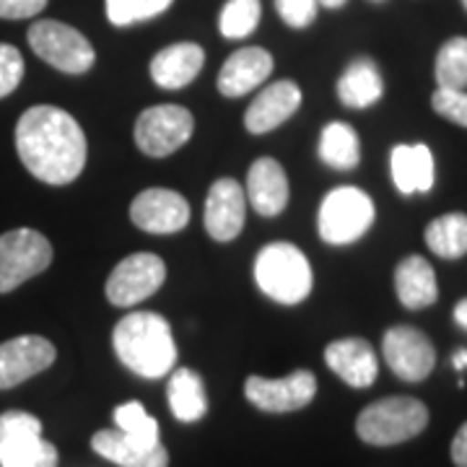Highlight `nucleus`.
I'll use <instances>...</instances> for the list:
<instances>
[{
    "label": "nucleus",
    "instance_id": "nucleus-1",
    "mask_svg": "<svg viewBox=\"0 0 467 467\" xmlns=\"http://www.w3.org/2000/svg\"><path fill=\"white\" fill-rule=\"evenodd\" d=\"M16 153L29 174L45 184H70L81 177L88 156L78 119L52 104H36L18 117Z\"/></svg>",
    "mask_w": 467,
    "mask_h": 467
},
{
    "label": "nucleus",
    "instance_id": "nucleus-2",
    "mask_svg": "<svg viewBox=\"0 0 467 467\" xmlns=\"http://www.w3.org/2000/svg\"><path fill=\"white\" fill-rule=\"evenodd\" d=\"M119 364L143 379L169 377L177 364V343L169 322L156 312H130L112 330Z\"/></svg>",
    "mask_w": 467,
    "mask_h": 467
},
{
    "label": "nucleus",
    "instance_id": "nucleus-3",
    "mask_svg": "<svg viewBox=\"0 0 467 467\" xmlns=\"http://www.w3.org/2000/svg\"><path fill=\"white\" fill-rule=\"evenodd\" d=\"M254 284L267 299L285 306H296L315 288V273L306 254L291 242L265 244L254 257Z\"/></svg>",
    "mask_w": 467,
    "mask_h": 467
},
{
    "label": "nucleus",
    "instance_id": "nucleus-4",
    "mask_svg": "<svg viewBox=\"0 0 467 467\" xmlns=\"http://www.w3.org/2000/svg\"><path fill=\"white\" fill-rule=\"evenodd\" d=\"M429 426V408L416 398L395 395L367 405L356 418V434L371 447H395L423 434Z\"/></svg>",
    "mask_w": 467,
    "mask_h": 467
},
{
    "label": "nucleus",
    "instance_id": "nucleus-5",
    "mask_svg": "<svg viewBox=\"0 0 467 467\" xmlns=\"http://www.w3.org/2000/svg\"><path fill=\"white\" fill-rule=\"evenodd\" d=\"M377 218V208L364 190L358 187H335L330 190L317 213V232L322 242L333 244V247H346L358 242L364 234L371 229Z\"/></svg>",
    "mask_w": 467,
    "mask_h": 467
},
{
    "label": "nucleus",
    "instance_id": "nucleus-6",
    "mask_svg": "<svg viewBox=\"0 0 467 467\" xmlns=\"http://www.w3.org/2000/svg\"><path fill=\"white\" fill-rule=\"evenodd\" d=\"M26 39L39 60H45L47 66L67 76L88 73L97 63V52L91 47V42L78 29L67 26L63 21L42 18L32 24Z\"/></svg>",
    "mask_w": 467,
    "mask_h": 467
},
{
    "label": "nucleus",
    "instance_id": "nucleus-7",
    "mask_svg": "<svg viewBox=\"0 0 467 467\" xmlns=\"http://www.w3.org/2000/svg\"><path fill=\"white\" fill-rule=\"evenodd\" d=\"M0 467H57V450L42 436L39 418L24 410L0 416Z\"/></svg>",
    "mask_w": 467,
    "mask_h": 467
},
{
    "label": "nucleus",
    "instance_id": "nucleus-8",
    "mask_svg": "<svg viewBox=\"0 0 467 467\" xmlns=\"http://www.w3.org/2000/svg\"><path fill=\"white\" fill-rule=\"evenodd\" d=\"M195 133V117L182 104H156L135 122V146L150 159H164L182 149Z\"/></svg>",
    "mask_w": 467,
    "mask_h": 467
},
{
    "label": "nucleus",
    "instance_id": "nucleus-9",
    "mask_svg": "<svg viewBox=\"0 0 467 467\" xmlns=\"http://www.w3.org/2000/svg\"><path fill=\"white\" fill-rule=\"evenodd\" d=\"M167 281V263L153 252H135L122 257L104 284V296L112 306L133 309L150 299Z\"/></svg>",
    "mask_w": 467,
    "mask_h": 467
},
{
    "label": "nucleus",
    "instance_id": "nucleus-10",
    "mask_svg": "<svg viewBox=\"0 0 467 467\" xmlns=\"http://www.w3.org/2000/svg\"><path fill=\"white\" fill-rule=\"evenodd\" d=\"M52 263V244L34 229H14L0 234V294H11L34 275L45 273Z\"/></svg>",
    "mask_w": 467,
    "mask_h": 467
},
{
    "label": "nucleus",
    "instance_id": "nucleus-11",
    "mask_svg": "<svg viewBox=\"0 0 467 467\" xmlns=\"http://www.w3.org/2000/svg\"><path fill=\"white\" fill-rule=\"evenodd\" d=\"M382 353L387 367L402 382H423L436 367V348L429 335L410 325H395L384 333Z\"/></svg>",
    "mask_w": 467,
    "mask_h": 467
},
{
    "label": "nucleus",
    "instance_id": "nucleus-12",
    "mask_svg": "<svg viewBox=\"0 0 467 467\" xmlns=\"http://www.w3.org/2000/svg\"><path fill=\"white\" fill-rule=\"evenodd\" d=\"M244 395L263 413H294L315 400L317 377L309 368H296L284 379L247 377Z\"/></svg>",
    "mask_w": 467,
    "mask_h": 467
},
{
    "label": "nucleus",
    "instance_id": "nucleus-13",
    "mask_svg": "<svg viewBox=\"0 0 467 467\" xmlns=\"http://www.w3.org/2000/svg\"><path fill=\"white\" fill-rule=\"evenodd\" d=\"M130 221L146 234H177L190 223V202L174 190L150 187L138 192L130 202Z\"/></svg>",
    "mask_w": 467,
    "mask_h": 467
},
{
    "label": "nucleus",
    "instance_id": "nucleus-14",
    "mask_svg": "<svg viewBox=\"0 0 467 467\" xmlns=\"http://www.w3.org/2000/svg\"><path fill=\"white\" fill-rule=\"evenodd\" d=\"M55 358L57 350L42 335H18L0 343V389H11L47 371Z\"/></svg>",
    "mask_w": 467,
    "mask_h": 467
},
{
    "label": "nucleus",
    "instance_id": "nucleus-15",
    "mask_svg": "<svg viewBox=\"0 0 467 467\" xmlns=\"http://www.w3.org/2000/svg\"><path fill=\"white\" fill-rule=\"evenodd\" d=\"M247 218V195L234 177H221L211 184L205 198V232L216 242H234Z\"/></svg>",
    "mask_w": 467,
    "mask_h": 467
},
{
    "label": "nucleus",
    "instance_id": "nucleus-16",
    "mask_svg": "<svg viewBox=\"0 0 467 467\" xmlns=\"http://www.w3.org/2000/svg\"><path fill=\"white\" fill-rule=\"evenodd\" d=\"M325 364L348 387L367 389L379 377V358L367 337H340L325 348Z\"/></svg>",
    "mask_w": 467,
    "mask_h": 467
},
{
    "label": "nucleus",
    "instance_id": "nucleus-17",
    "mask_svg": "<svg viewBox=\"0 0 467 467\" xmlns=\"http://www.w3.org/2000/svg\"><path fill=\"white\" fill-rule=\"evenodd\" d=\"M301 88L294 81H275L265 86L244 112V128L252 135H265L281 128L285 119L299 112Z\"/></svg>",
    "mask_w": 467,
    "mask_h": 467
},
{
    "label": "nucleus",
    "instance_id": "nucleus-18",
    "mask_svg": "<svg viewBox=\"0 0 467 467\" xmlns=\"http://www.w3.org/2000/svg\"><path fill=\"white\" fill-rule=\"evenodd\" d=\"M244 195L254 208V213H260L263 218L281 216L288 205V198H291L285 169L270 156L257 159L247 171V192Z\"/></svg>",
    "mask_w": 467,
    "mask_h": 467
},
{
    "label": "nucleus",
    "instance_id": "nucleus-19",
    "mask_svg": "<svg viewBox=\"0 0 467 467\" xmlns=\"http://www.w3.org/2000/svg\"><path fill=\"white\" fill-rule=\"evenodd\" d=\"M270 73H273V55L265 47H242L229 55V60L221 66L216 81L218 91L226 99H239L260 84H265Z\"/></svg>",
    "mask_w": 467,
    "mask_h": 467
},
{
    "label": "nucleus",
    "instance_id": "nucleus-20",
    "mask_svg": "<svg viewBox=\"0 0 467 467\" xmlns=\"http://www.w3.org/2000/svg\"><path fill=\"white\" fill-rule=\"evenodd\" d=\"M202 66H205V50L201 45L177 42V45H169L153 55L149 73L156 86L177 91V88L192 84L201 76Z\"/></svg>",
    "mask_w": 467,
    "mask_h": 467
},
{
    "label": "nucleus",
    "instance_id": "nucleus-21",
    "mask_svg": "<svg viewBox=\"0 0 467 467\" xmlns=\"http://www.w3.org/2000/svg\"><path fill=\"white\" fill-rule=\"evenodd\" d=\"M389 169H392V182L402 195L429 192L434 187V156L426 143L395 146L389 153Z\"/></svg>",
    "mask_w": 467,
    "mask_h": 467
},
{
    "label": "nucleus",
    "instance_id": "nucleus-22",
    "mask_svg": "<svg viewBox=\"0 0 467 467\" xmlns=\"http://www.w3.org/2000/svg\"><path fill=\"white\" fill-rule=\"evenodd\" d=\"M395 294L405 309L418 312L439 299V285L431 263L420 254H410L395 267Z\"/></svg>",
    "mask_w": 467,
    "mask_h": 467
},
{
    "label": "nucleus",
    "instance_id": "nucleus-23",
    "mask_svg": "<svg viewBox=\"0 0 467 467\" xmlns=\"http://www.w3.org/2000/svg\"><path fill=\"white\" fill-rule=\"evenodd\" d=\"M91 447L99 457L119 467H169V451L164 450V444L146 447V444L128 439L117 429L115 431H109V429L97 431L91 439Z\"/></svg>",
    "mask_w": 467,
    "mask_h": 467
},
{
    "label": "nucleus",
    "instance_id": "nucleus-24",
    "mask_svg": "<svg viewBox=\"0 0 467 467\" xmlns=\"http://www.w3.org/2000/svg\"><path fill=\"white\" fill-rule=\"evenodd\" d=\"M335 91H337V99L348 109H368L382 99V73L371 57H356L337 78Z\"/></svg>",
    "mask_w": 467,
    "mask_h": 467
},
{
    "label": "nucleus",
    "instance_id": "nucleus-25",
    "mask_svg": "<svg viewBox=\"0 0 467 467\" xmlns=\"http://www.w3.org/2000/svg\"><path fill=\"white\" fill-rule=\"evenodd\" d=\"M171 416L180 423H198L208 413V395L202 377L192 368H171L167 384Z\"/></svg>",
    "mask_w": 467,
    "mask_h": 467
},
{
    "label": "nucleus",
    "instance_id": "nucleus-26",
    "mask_svg": "<svg viewBox=\"0 0 467 467\" xmlns=\"http://www.w3.org/2000/svg\"><path fill=\"white\" fill-rule=\"evenodd\" d=\"M322 164L337 171H350L361 161V140L348 122H330L322 128L317 143Z\"/></svg>",
    "mask_w": 467,
    "mask_h": 467
},
{
    "label": "nucleus",
    "instance_id": "nucleus-27",
    "mask_svg": "<svg viewBox=\"0 0 467 467\" xmlns=\"http://www.w3.org/2000/svg\"><path fill=\"white\" fill-rule=\"evenodd\" d=\"M426 244L441 260H460L467 254V216L444 213L426 226Z\"/></svg>",
    "mask_w": 467,
    "mask_h": 467
},
{
    "label": "nucleus",
    "instance_id": "nucleus-28",
    "mask_svg": "<svg viewBox=\"0 0 467 467\" xmlns=\"http://www.w3.org/2000/svg\"><path fill=\"white\" fill-rule=\"evenodd\" d=\"M434 78L439 88L465 91L467 88V36H451L436 55Z\"/></svg>",
    "mask_w": 467,
    "mask_h": 467
},
{
    "label": "nucleus",
    "instance_id": "nucleus-29",
    "mask_svg": "<svg viewBox=\"0 0 467 467\" xmlns=\"http://www.w3.org/2000/svg\"><path fill=\"white\" fill-rule=\"evenodd\" d=\"M115 426L117 431L133 439L138 444H146V447H156L161 444L159 439V423L156 418L146 413V408L138 400L122 402L115 408Z\"/></svg>",
    "mask_w": 467,
    "mask_h": 467
},
{
    "label": "nucleus",
    "instance_id": "nucleus-30",
    "mask_svg": "<svg viewBox=\"0 0 467 467\" xmlns=\"http://www.w3.org/2000/svg\"><path fill=\"white\" fill-rule=\"evenodd\" d=\"M263 16L260 0H226L218 16V32L223 39H244L250 36Z\"/></svg>",
    "mask_w": 467,
    "mask_h": 467
},
{
    "label": "nucleus",
    "instance_id": "nucleus-31",
    "mask_svg": "<svg viewBox=\"0 0 467 467\" xmlns=\"http://www.w3.org/2000/svg\"><path fill=\"white\" fill-rule=\"evenodd\" d=\"M171 3L174 0H104V8H107L109 24L117 29H125V26H135V24L161 16L171 8Z\"/></svg>",
    "mask_w": 467,
    "mask_h": 467
},
{
    "label": "nucleus",
    "instance_id": "nucleus-32",
    "mask_svg": "<svg viewBox=\"0 0 467 467\" xmlns=\"http://www.w3.org/2000/svg\"><path fill=\"white\" fill-rule=\"evenodd\" d=\"M24 78V57L14 45L0 42V99L14 94Z\"/></svg>",
    "mask_w": 467,
    "mask_h": 467
},
{
    "label": "nucleus",
    "instance_id": "nucleus-33",
    "mask_svg": "<svg viewBox=\"0 0 467 467\" xmlns=\"http://www.w3.org/2000/svg\"><path fill=\"white\" fill-rule=\"evenodd\" d=\"M431 107L439 117L450 119L460 128H467V91L436 88L431 97Z\"/></svg>",
    "mask_w": 467,
    "mask_h": 467
},
{
    "label": "nucleus",
    "instance_id": "nucleus-34",
    "mask_svg": "<svg viewBox=\"0 0 467 467\" xmlns=\"http://www.w3.org/2000/svg\"><path fill=\"white\" fill-rule=\"evenodd\" d=\"M317 0H275V11L291 29H306L317 18Z\"/></svg>",
    "mask_w": 467,
    "mask_h": 467
},
{
    "label": "nucleus",
    "instance_id": "nucleus-35",
    "mask_svg": "<svg viewBox=\"0 0 467 467\" xmlns=\"http://www.w3.org/2000/svg\"><path fill=\"white\" fill-rule=\"evenodd\" d=\"M47 8V0H0V18L21 21V18L36 16Z\"/></svg>",
    "mask_w": 467,
    "mask_h": 467
},
{
    "label": "nucleus",
    "instance_id": "nucleus-36",
    "mask_svg": "<svg viewBox=\"0 0 467 467\" xmlns=\"http://www.w3.org/2000/svg\"><path fill=\"white\" fill-rule=\"evenodd\" d=\"M451 462L457 467H467V423H462L451 439Z\"/></svg>",
    "mask_w": 467,
    "mask_h": 467
},
{
    "label": "nucleus",
    "instance_id": "nucleus-37",
    "mask_svg": "<svg viewBox=\"0 0 467 467\" xmlns=\"http://www.w3.org/2000/svg\"><path fill=\"white\" fill-rule=\"evenodd\" d=\"M454 322L467 330V299L457 301V306H454Z\"/></svg>",
    "mask_w": 467,
    "mask_h": 467
},
{
    "label": "nucleus",
    "instance_id": "nucleus-38",
    "mask_svg": "<svg viewBox=\"0 0 467 467\" xmlns=\"http://www.w3.org/2000/svg\"><path fill=\"white\" fill-rule=\"evenodd\" d=\"M451 364H454V368H465L467 367V350H457V353H454V358H451Z\"/></svg>",
    "mask_w": 467,
    "mask_h": 467
},
{
    "label": "nucleus",
    "instance_id": "nucleus-39",
    "mask_svg": "<svg viewBox=\"0 0 467 467\" xmlns=\"http://www.w3.org/2000/svg\"><path fill=\"white\" fill-rule=\"evenodd\" d=\"M319 5H325V8H343V5H346V3H348V0H317Z\"/></svg>",
    "mask_w": 467,
    "mask_h": 467
},
{
    "label": "nucleus",
    "instance_id": "nucleus-40",
    "mask_svg": "<svg viewBox=\"0 0 467 467\" xmlns=\"http://www.w3.org/2000/svg\"><path fill=\"white\" fill-rule=\"evenodd\" d=\"M462 5H465V8H467V0H462Z\"/></svg>",
    "mask_w": 467,
    "mask_h": 467
},
{
    "label": "nucleus",
    "instance_id": "nucleus-41",
    "mask_svg": "<svg viewBox=\"0 0 467 467\" xmlns=\"http://www.w3.org/2000/svg\"><path fill=\"white\" fill-rule=\"evenodd\" d=\"M371 3H382V0H371Z\"/></svg>",
    "mask_w": 467,
    "mask_h": 467
}]
</instances>
